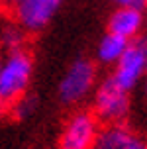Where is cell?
<instances>
[{
  "mask_svg": "<svg viewBox=\"0 0 147 149\" xmlns=\"http://www.w3.org/2000/svg\"><path fill=\"white\" fill-rule=\"evenodd\" d=\"M116 8H141L143 10V2L145 0H110Z\"/></svg>",
  "mask_w": 147,
  "mask_h": 149,
  "instance_id": "12",
  "label": "cell"
},
{
  "mask_svg": "<svg viewBox=\"0 0 147 149\" xmlns=\"http://www.w3.org/2000/svg\"><path fill=\"white\" fill-rule=\"evenodd\" d=\"M26 33L20 24L16 22H6L0 26V47H4L6 51H14V49H22L26 45Z\"/></svg>",
  "mask_w": 147,
  "mask_h": 149,
  "instance_id": "10",
  "label": "cell"
},
{
  "mask_svg": "<svg viewBox=\"0 0 147 149\" xmlns=\"http://www.w3.org/2000/svg\"><path fill=\"white\" fill-rule=\"evenodd\" d=\"M33 108H36V100L33 98H29V96H24L20 98L18 102H16L14 106H12V110L20 116V118H26V116H29L31 112H33Z\"/></svg>",
  "mask_w": 147,
  "mask_h": 149,
  "instance_id": "11",
  "label": "cell"
},
{
  "mask_svg": "<svg viewBox=\"0 0 147 149\" xmlns=\"http://www.w3.org/2000/svg\"><path fill=\"white\" fill-rule=\"evenodd\" d=\"M33 55L22 47L8 51L0 65V114L26 96L33 79Z\"/></svg>",
  "mask_w": 147,
  "mask_h": 149,
  "instance_id": "1",
  "label": "cell"
},
{
  "mask_svg": "<svg viewBox=\"0 0 147 149\" xmlns=\"http://www.w3.org/2000/svg\"><path fill=\"white\" fill-rule=\"evenodd\" d=\"M63 6V0H12V12L16 24H20L28 33H37Z\"/></svg>",
  "mask_w": 147,
  "mask_h": 149,
  "instance_id": "6",
  "label": "cell"
},
{
  "mask_svg": "<svg viewBox=\"0 0 147 149\" xmlns=\"http://www.w3.org/2000/svg\"><path fill=\"white\" fill-rule=\"evenodd\" d=\"M130 90L122 88L112 77L96 82L92 90V114L100 124H122L130 116Z\"/></svg>",
  "mask_w": 147,
  "mask_h": 149,
  "instance_id": "2",
  "label": "cell"
},
{
  "mask_svg": "<svg viewBox=\"0 0 147 149\" xmlns=\"http://www.w3.org/2000/svg\"><path fill=\"white\" fill-rule=\"evenodd\" d=\"M145 26V14L141 8H116L106 22V30L125 37L127 41L141 36Z\"/></svg>",
  "mask_w": 147,
  "mask_h": 149,
  "instance_id": "8",
  "label": "cell"
},
{
  "mask_svg": "<svg viewBox=\"0 0 147 149\" xmlns=\"http://www.w3.org/2000/svg\"><path fill=\"white\" fill-rule=\"evenodd\" d=\"M125 47H127L125 37L116 36L112 31H106L102 36V39L98 41V45H96V59L102 65H112L114 67V63L122 57Z\"/></svg>",
  "mask_w": 147,
  "mask_h": 149,
  "instance_id": "9",
  "label": "cell"
},
{
  "mask_svg": "<svg viewBox=\"0 0 147 149\" xmlns=\"http://www.w3.org/2000/svg\"><path fill=\"white\" fill-rule=\"evenodd\" d=\"M94 149H100V147H94Z\"/></svg>",
  "mask_w": 147,
  "mask_h": 149,
  "instance_id": "16",
  "label": "cell"
},
{
  "mask_svg": "<svg viewBox=\"0 0 147 149\" xmlns=\"http://www.w3.org/2000/svg\"><path fill=\"white\" fill-rule=\"evenodd\" d=\"M147 73V37L137 36L127 41L122 57L114 63L112 79L125 90L135 88Z\"/></svg>",
  "mask_w": 147,
  "mask_h": 149,
  "instance_id": "4",
  "label": "cell"
},
{
  "mask_svg": "<svg viewBox=\"0 0 147 149\" xmlns=\"http://www.w3.org/2000/svg\"><path fill=\"white\" fill-rule=\"evenodd\" d=\"M96 147L100 149H147V139L130 126L122 124H106L100 127Z\"/></svg>",
  "mask_w": 147,
  "mask_h": 149,
  "instance_id": "7",
  "label": "cell"
},
{
  "mask_svg": "<svg viewBox=\"0 0 147 149\" xmlns=\"http://www.w3.org/2000/svg\"><path fill=\"white\" fill-rule=\"evenodd\" d=\"M2 59H4V55H2V49H0V65H2Z\"/></svg>",
  "mask_w": 147,
  "mask_h": 149,
  "instance_id": "15",
  "label": "cell"
},
{
  "mask_svg": "<svg viewBox=\"0 0 147 149\" xmlns=\"http://www.w3.org/2000/svg\"><path fill=\"white\" fill-rule=\"evenodd\" d=\"M0 2H4V0H0Z\"/></svg>",
  "mask_w": 147,
  "mask_h": 149,
  "instance_id": "17",
  "label": "cell"
},
{
  "mask_svg": "<svg viewBox=\"0 0 147 149\" xmlns=\"http://www.w3.org/2000/svg\"><path fill=\"white\" fill-rule=\"evenodd\" d=\"M143 90H145V98H147V79H145V86H143Z\"/></svg>",
  "mask_w": 147,
  "mask_h": 149,
  "instance_id": "14",
  "label": "cell"
},
{
  "mask_svg": "<svg viewBox=\"0 0 147 149\" xmlns=\"http://www.w3.org/2000/svg\"><path fill=\"white\" fill-rule=\"evenodd\" d=\"M143 14H145V20H147V0L143 2Z\"/></svg>",
  "mask_w": 147,
  "mask_h": 149,
  "instance_id": "13",
  "label": "cell"
},
{
  "mask_svg": "<svg viewBox=\"0 0 147 149\" xmlns=\"http://www.w3.org/2000/svg\"><path fill=\"white\" fill-rule=\"evenodd\" d=\"M100 134V120L92 110L73 112L59 135V149H94Z\"/></svg>",
  "mask_w": 147,
  "mask_h": 149,
  "instance_id": "5",
  "label": "cell"
},
{
  "mask_svg": "<svg viewBox=\"0 0 147 149\" xmlns=\"http://www.w3.org/2000/svg\"><path fill=\"white\" fill-rule=\"evenodd\" d=\"M96 82H98V71L94 63L86 57L75 59L59 81V100L67 106L81 104L92 94Z\"/></svg>",
  "mask_w": 147,
  "mask_h": 149,
  "instance_id": "3",
  "label": "cell"
}]
</instances>
